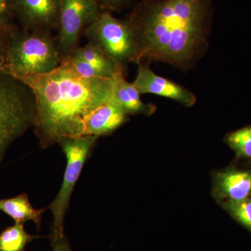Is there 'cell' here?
Wrapping results in <instances>:
<instances>
[{
  "label": "cell",
  "mask_w": 251,
  "mask_h": 251,
  "mask_svg": "<svg viewBox=\"0 0 251 251\" xmlns=\"http://www.w3.org/2000/svg\"><path fill=\"white\" fill-rule=\"evenodd\" d=\"M138 74L132 83L141 94H154L172 99L184 106L191 107L197 101L196 95L188 89L157 75L146 64H139Z\"/></svg>",
  "instance_id": "9c48e42d"
},
{
  "label": "cell",
  "mask_w": 251,
  "mask_h": 251,
  "mask_svg": "<svg viewBox=\"0 0 251 251\" xmlns=\"http://www.w3.org/2000/svg\"><path fill=\"white\" fill-rule=\"evenodd\" d=\"M53 251H72L67 238L65 236L50 238Z\"/></svg>",
  "instance_id": "44dd1931"
},
{
  "label": "cell",
  "mask_w": 251,
  "mask_h": 251,
  "mask_svg": "<svg viewBox=\"0 0 251 251\" xmlns=\"http://www.w3.org/2000/svg\"><path fill=\"white\" fill-rule=\"evenodd\" d=\"M12 25H0V72L8 73L6 68V52L9 46L11 34L14 30Z\"/></svg>",
  "instance_id": "ac0fdd59"
},
{
  "label": "cell",
  "mask_w": 251,
  "mask_h": 251,
  "mask_svg": "<svg viewBox=\"0 0 251 251\" xmlns=\"http://www.w3.org/2000/svg\"><path fill=\"white\" fill-rule=\"evenodd\" d=\"M14 18L11 0H0V25H11Z\"/></svg>",
  "instance_id": "ffe728a7"
},
{
  "label": "cell",
  "mask_w": 251,
  "mask_h": 251,
  "mask_svg": "<svg viewBox=\"0 0 251 251\" xmlns=\"http://www.w3.org/2000/svg\"><path fill=\"white\" fill-rule=\"evenodd\" d=\"M226 207L237 221L251 231V199L228 201Z\"/></svg>",
  "instance_id": "e0dca14e"
},
{
  "label": "cell",
  "mask_w": 251,
  "mask_h": 251,
  "mask_svg": "<svg viewBox=\"0 0 251 251\" xmlns=\"http://www.w3.org/2000/svg\"><path fill=\"white\" fill-rule=\"evenodd\" d=\"M70 57L89 63L101 72L105 78L110 79L119 74H125V69L123 67L103 50L89 43L82 47H77L69 56Z\"/></svg>",
  "instance_id": "4fadbf2b"
},
{
  "label": "cell",
  "mask_w": 251,
  "mask_h": 251,
  "mask_svg": "<svg viewBox=\"0 0 251 251\" xmlns=\"http://www.w3.org/2000/svg\"><path fill=\"white\" fill-rule=\"evenodd\" d=\"M226 140L239 156L251 158V126L230 133Z\"/></svg>",
  "instance_id": "2e32d148"
},
{
  "label": "cell",
  "mask_w": 251,
  "mask_h": 251,
  "mask_svg": "<svg viewBox=\"0 0 251 251\" xmlns=\"http://www.w3.org/2000/svg\"><path fill=\"white\" fill-rule=\"evenodd\" d=\"M89 44L103 50L125 69L134 63L135 46L131 29L125 19H119L111 11L102 10L97 19L85 31Z\"/></svg>",
  "instance_id": "8992f818"
},
{
  "label": "cell",
  "mask_w": 251,
  "mask_h": 251,
  "mask_svg": "<svg viewBox=\"0 0 251 251\" xmlns=\"http://www.w3.org/2000/svg\"><path fill=\"white\" fill-rule=\"evenodd\" d=\"M128 115L112 98L98 105L85 117L82 136L110 134L128 120Z\"/></svg>",
  "instance_id": "30bf717a"
},
{
  "label": "cell",
  "mask_w": 251,
  "mask_h": 251,
  "mask_svg": "<svg viewBox=\"0 0 251 251\" xmlns=\"http://www.w3.org/2000/svg\"><path fill=\"white\" fill-rule=\"evenodd\" d=\"M103 10L111 12H121L134 4L136 0H97Z\"/></svg>",
  "instance_id": "d6986e66"
},
{
  "label": "cell",
  "mask_w": 251,
  "mask_h": 251,
  "mask_svg": "<svg viewBox=\"0 0 251 251\" xmlns=\"http://www.w3.org/2000/svg\"><path fill=\"white\" fill-rule=\"evenodd\" d=\"M34 116L30 88L11 74L0 72V163L10 145L33 127Z\"/></svg>",
  "instance_id": "277c9868"
},
{
  "label": "cell",
  "mask_w": 251,
  "mask_h": 251,
  "mask_svg": "<svg viewBox=\"0 0 251 251\" xmlns=\"http://www.w3.org/2000/svg\"><path fill=\"white\" fill-rule=\"evenodd\" d=\"M37 237L28 234L22 223H15L0 234V251H25L26 246Z\"/></svg>",
  "instance_id": "9a60e30c"
},
{
  "label": "cell",
  "mask_w": 251,
  "mask_h": 251,
  "mask_svg": "<svg viewBox=\"0 0 251 251\" xmlns=\"http://www.w3.org/2000/svg\"><path fill=\"white\" fill-rule=\"evenodd\" d=\"M97 0H61L57 42L62 62L79 47L86 28L102 11Z\"/></svg>",
  "instance_id": "52a82bcc"
},
{
  "label": "cell",
  "mask_w": 251,
  "mask_h": 251,
  "mask_svg": "<svg viewBox=\"0 0 251 251\" xmlns=\"http://www.w3.org/2000/svg\"><path fill=\"white\" fill-rule=\"evenodd\" d=\"M112 92L113 98L128 115H150L156 110V106L144 103L141 94L133 83L126 80L125 74L112 77Z\"/></svg>",
  "instance_id": "8fae6325"
},
{
  "label": "cell",
  "mask_w": 251,
  "mask_h": 251,
  "mask_svg": "<svg viewBox=\"0 0 251 251\" xmlns=\"http://www.w3.org/2000/svg\"><path fill=\"white\" fill-rule=\"evenodd\" d=\"M213 1H138L125 18L134 39V63H165L182 71L195 67L209 44Z\"/></svg>",
  "instance_id": "6da1fadb"
},
{
  "label": "cell",
  "mask_w": 251,
  "mask_h": 251,
  "mask_svg": "<svg viewBox=\"0 0 251 251\" xmlns=\"http://www.w3.org/2000/svg\"><path fill=\"white\" fill-rule=\"evenodd\" d=\"M15 18L24 30L58 31L61 0H11Z\"/></svg>",
  "instance_id": "ba28073f"
},
{
  "label": "cell",
  "mask_w": 251,
  "mask_h": 251,
  "mask_svg": "<svg viewBox=\"0 0 251 251\" xmlns=\"http://www.w3.org/2000/svg\"><path fill=\"white\" fill-rule=\"evenodd\" d=\"M57 36L15 28L7 52L8 72L17 78L52 72L62 64Z\"/></svg>",
  "instance_id": "3957f363"
},
{
  "label": "cell",
  "mask_w": 251,
  "mask_h": 251,
  "mask_svg": "<svg viewBox=\"0 0 251 251\" xmlns=\"http://www.w3.org/2000/svg\"><path fill=\"white\" fill-rule=\"evenodd\" d=\"M18 79L34 95L33 128L43 148L63 138L82 136L85 117L113 98L112 78L80 77L63 63L47 74Z\"/></svg>",
  "instance_id": "7a4b0ae2"
},
{
  "label": "cell",
  "mask_w": 251,
  "mask_h": 251,
  "mask_svg": "<svg viewBox=\"0 0 251 251\" xmlns=\"http://www.w3.org/2000/svg\"><path fill=\"white\" fill-rule=\"evenodd\" d=\"M216 186L228 201H239L249 198L251 194V173L227 171L216 177Z\"/></svg>",
  "instance_id": "7c38bea8"
},
{
  "label": "cell",
  "mask_w": 251,
  "mask_h": 251,
  "mask_svg": "<svg viewBox=\"0 0 251 251\" xmlns=\"http://www.w3.org/2000/svg\"><path fill=\"white\" fill-rule=\"evenodd\" d=\"M99 138L97 135H85L63 138L58 143L67 158V166L60 190L49 206L53 216L50 238L64 235V219L73 191Z\"/></svg>",
  "instance_id": "5b68a950"
},
{
  "label": "cell",
  "mask_w": 251,
  "mask_h": 251,
  "mask_svg": "<svg viewBox=\"0 0 251 251\" xmlns=\"http://www.w3.org/2000/svg\"><path fill=\"white\" fill-rule=\"evenodd\" d=\"M46 210V209H36L33 207L26 193L8 199H0V211L14 219L15 223L23 224L31 221L40 227L41 216Z\"/></svg>",
  "instance_id": "5bb4252c"
}]
</instances>
